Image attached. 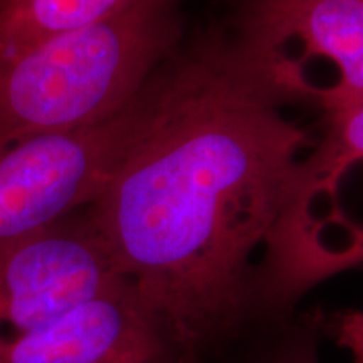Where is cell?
I'll list each match as a JSON object with an SVG mask.
<instances>
[{"mask_svg":"<svg viewBox=\"0 0 363 363\" xmlns=\"http://www.w3.org/2000/svg\"><path fill=\"white\" fill-rule=\"evenodd\" d=\"M311 145L233 43L207 40L150 81L142 125L86 212L189 363L246 320L252 261Z\"/></svg>","mask_w":363,"mask_h":363,"instance_id":"obj_1","label":"cell"},{"mask_svg":"<svg viewBox=\"0 0 363 363\" xmlns=\"http://www.w3.org/2000/svg\"><path fill=\"white\" fill-rule=\"evenodd\" d=\"M123 278L86 208L74 212L0 254V343Z\"/></svg>","mask_w":363,"mask_h":363,"instance_id":"obj_5","label":"cell"},{"mask_svg":"<svg viewBox=\"0 0 363 363\" xmlns=\"http://www.w3.org/2000/svg\"><path fill=\"white\" fill-rule=\"evenodd\" d=\"M318 323L350 355L353 363H363V308L331 313Z\"/></svg>","mask_w":363,"mask_h":363,"instance_id":"obj_10","label":"cell"},{"mask_svg":"<svg viewBox=\"0 0 363 363\" xmlns=\"http://www.w3.org/2000/svg\"><path fill=\"white\" fill-rule=\"evenodd\" d=\"M135 0H0V57L93 24Z\"/></svg>","mask_w":363,"mask_h":363,"instance_id":"obj_7","label":"cell"},{"mask_svg":"<svg viewBox=\"0 0 363 363\" xmlns=\"http://www.w3.org/2000/svg\"><path fill=\"white\" fill-rule=\"evenodd\" d=\"M0 363H189L130 279L0 343Z\"/></svg>","mask_w":363,"mask_h":363,"instance_id":"obj_6","label":"cell"},{"mask_svg":"<svg viewBox=\"0 0 363 363\" xmlns=\"http://www.w3.org/2000/svg\"><path fill=\"white\" fill-rule=\"evenodd\" d=\"M325 148L340 160H363V103L328 113V123L321 140ZM363 264V233L348 240L335 254L326 269V279Z\"/></svg>","mask_w":363,"mask_h":363,"instance_id":"obj_8","label":"cell"},{"mask_svg":"<svg viewBox=\"0 0 363 363\" xmlns=\"http://www.w3.org/2000/svg\"><path fill=\"white\" fill-rule=\"evenodd\" d=\"M251 363H320L315 333L308 330L284 331Z\"/></svg>","mask_w":363,"mask_h":363,"instance_id":"obj_9","label":"cell"},{"mask_svg":"<svg viewBox=\"0 0 363 363\" xmlns=\"http://www.w3.org/2000/svg\"><path fill=\"white\" fill-rule=\"evenodd\" d=\"M148 84L101 123L30 136L0 152V254L96 201L142 125Z\"/></svg>","mask_w":363,"mask_h":363,"instance_id":"obj_4","label":"cell"},{"mask_svg":"<svg viewBox=\"0 0 363 363\" xmlns=\"http://www.w3.org/2000/svg\"><path fill=\"white\" fill-rule=\"evenodd\" d=\"M233 44L279 103H363V0H252Z\"/></svg>","mask_w":363,"mask_h":363,"instance_id":"obj_3","label":"cell"},{"mask_svg":"<svg viewBox=\"0 0 363 363\" xmlns=\"http://www.w3.org/2000/svg\"><path fill=\"white\" fill-rule=\"evenodd\" d=\"M177 39L175 0H135L101 21L0 57V152L121 113L169 59Z\"/></svg>","mask_w":363,"mask_h":363,"instance_id":"obj_2","label":"cell"}]
</instances>
